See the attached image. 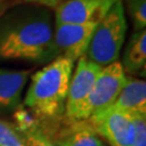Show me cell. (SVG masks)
<instances>
[{
  "mask_svg": "<svg viewBox=\"0 0 146 146\" xmlns=\"http://www.w3.org/2000/svg\"><path fill=\"white\" fill-rule=\"evenodd\" d=\"M22 136L25 146H56L54 140H52L44 131L41 130L39 125L26 133H23Z\"/></svg>",
  "mask_w": 146,
  "mask_h": 146,
  "instance_id": "obj_15",
  "label": "cell"
},
{
  "mask_svg": "<svg viewBox=\"0 0 146 146\" xmlns=\"http://www.w3.org/2000/svg\"><path fill=\"white\" fill-rule=\"evenodd\" d=\"M128 14L134 31H142L146 27V0H125Z\"/></svg>",
  "mask_w": 146,
  "mask_h": 146,
  "instance_id": "obj_13",
  "label": "cell"
},
{
  "mask_svg": "<svg viewBox=\"0 0 146 146\" xmlns=\"http://www.w3.org/2000/svg\"><path fill=\"white\" fill-rule=\"evenodd\" d=\"M11 7H12V2L10 0H0V16L3 15Z\"/></svg>",
  "mask_w": 146,
  "mask_h": 146,
  "instance_id": "obj_18",
  "label": "cell"
},
{
  "mask_svg": "<svg viewBox=\"0 0 146 146\" xmlns=\"http://www.w3.org/2000/svg\"><path fill=\"white\" fill-rule=\"evenodd\" d=\"M23 3H27V5H39V7H44V8H56L58 5L63 3L66 0H19Z\"/></svg>",
  "mask_w": 146,
  "mask_h": 146,
  "instance_id": "obj_17",
  "label": "cell"
},
{
  "mask_svg": "<svg viewBox=\"0 0 146 146\" xmlns=\"http://www.w3.org/2000/svg\"><path fill=\"white\" fill-rule=\"evenodd\" d=\"M50 10L35 5L11 7L0 16V61L48 64L58 56Z\"/></svg>",
  "mask_w": 146,
  "mask_h": 146,
  "instance_id": "obj_1",
  "label": "cell"
},
{
  "mask_svg": "<svg viewBox=\"0 0 146 146\" xmlns=\"http://www.w3.org/2000/svg\"><path fill=\"white\" fill-rule=\"evenodd\" d=\"M111 107L125 111L131 116L146 115L145 80L128 79Z\"/></svg>",
  "mask_w": 146,
  "mask_h": 146,
  "instance_id": "obj_10",
  "label": "cell"
},
{
  "mask_svg": "<svg viewBox=\"0 0 146 146\" xmlns=\"http://www.w3.org/2000/svg\"><path fill=\"white\" fill-rule=\"evenodd\" d=\"M123 70L129 74H140L146 66V31H136L127 42L121 63Z\"/></svg>",
  "mask_w": 146,
  "mask_h": 146,
  "instance_id": "obj_12",
  "label": "cell"
},
{
  "mask_svg": "<svg viewBox=\"0 0 146 146\" xmlns=\"http://www.w3.org/2000/svg\"><path fill=\"white\" fill-rule=\"evenodd\" d=\"M128 79L121 63L118 61L102 68L89 95L84 110V119H89L95 113L106 110L114 104Z\"/></svg>",
  "mask_w": 146,
  "mask_h": 146,
  "instance_id": "obj_5",
  "label": "cell"
},
{
  "mask_svg": "<svg viewBox=\"0 0 146 146\" xmlns=\"http://www.w3.org/2000/svg\"><path fill=\"white\" fill-rule=\"evenodd\" d=\"M74 63L58 56L31 76L24 105L37 118L55 120L64 116Z\"/></svg>",
  "mask_w": 146,
  "mask_h": 146,
  "instance_id": "obj_2",
  "label": "cell"
},
{
  "mask_svg": "<svg viewBox=\"0 0 146 146\" xmlns=\"http://www.w3.org/2000/svg\"><path fill=\"white\" fill-rule=\"evenodd\" d=\"M127 27L123 2L118 0L94 28L84 56L102 67L117 62L125 43Z\"/></svg>",
  "mask_w": 146,
  "mask_h": 146,
  "instance_id": "obj_3",
  "label": "cell"
},
{
  "mask_svg": "<svg viewBox=\"0 0 146 146\" xmlns=\"http://www.w3.org/2000/svg\"><path fill=\"white\" fill-rule=\"evenodd\" d=\"M117 1L118 0H66L55 8L54 23L99 24Z\"/></svg>",
  "mask_w": 146,
  "mask_h": 146,
  "instance_id": "obj_8",
  "label": "cell"
},
{
  "mask_svg": "<svg viewBox=\"0 0 146 146\" xmlns=\"http://www.w3.org/2000/svg\"><path fill=\"white\" fill-rule=\"evenodd\" d=\"M132 117L134 121L132 146H146V115H135Z\"/></svg>",
  "mask_w": 146,
  "mask_h": 146,
  "instance_id": "obj_16",
  "label": "cell"
},
{
  "mask_svg": "<svg viewBox=\"0 0 146 146\" xmlns=\"http://www.w3.org/2000/svg\"><path fill=\"white\" fill-rule=\"evenodd\" d=\"M67 122L54 140L56 146H106L88 120Z\"/></svg>",
  "mask_w": 146,
  "mask_h": 146,
  "instance_id": "obj_11",
  "label": "cell"
},
{
  "mask_svg": "<svg viewBox=\"0 0 146 146\" xmlns=\"http://www.w3.org/2000/svg\"><path fill=\"white\" fill-rule=\"evenodd\" d=\"M0 146H25L23 136L14 125L0 119Z\"/></svg>",
  "mask_w": 146,
  "mask_h": 146,
  "instance_id": "obj_14",
  "label": "cell"
},
{
  "mask_svg": "<svg viewBox=\"0 0 146 146\" xmlns=\"http://www.w3.org/2000/svg\"><path fill=\"white\" fill-rule=\"evenodd\" d=\"M31 70H13L0 68V115L14 113L21 106L23 90Z\"/></svg>",
  "mask_w": 146,
  "mask_h": 146,
  "instance_id": "obj_9",
  "label": "cell"
},
{
  "mask_svg": "<svg viewBox=\"0 0 146 146\" xmlns=\"http://www.w3.org/2000/svg\"><path fill=\"white\" fill-rule=\"evenodd\" d=\"M98 24H58L54 23V43L58 56L76 62L86 55L88 47Z\"/></svg>",
  "mask_w": 146,
  "mask_h": 146,
  "instance_id": "obj_7",
  "label": "cell"
},
{
  "mask_svg": "<svg viewBox=\"0 0 146 146\" xmlns=\"http://www.w3.org/2000/svg\"><path fill=\"white\" fill-rule=\"evenodd\" d=\"M87 120L110 146H132L134 121L131 115L110 106L95 113Z\"/></svg>",
  "mask_w": 146,
  "mask_h": 146,
  "instance_id": "obj_6",
  "label": "cell"
},
{
  "mask_svg": "<svg viewBox=\"0 0 146 146\" xmlns=\"http://www.w3.org/2000/svg\"><path fill=\"white\" fill-rule=\"evenodd\" d=\"M102 68V66L89 61L86 56H81L77 61V65L72 75L65 103L64 117L67 121L73 122L86 120V105L95 79L99 76Z\"/></svg>",
  "mask_w": 146,
  "mask_h": 146,
  "instance_id": "obj_4",
  "label": "cell"
}]
</instances>
